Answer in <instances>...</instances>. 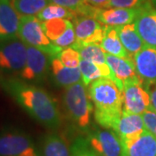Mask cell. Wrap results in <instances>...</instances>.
I'll list each match as a JSON object with an SVG mask.
<instances>
[{"label":"cell","mask_w":156,"mask_h":156,"mask_svg":"<svg viewBox=\"0 0 156 156\" xmlns=\"http://www.w3.org/2000/svg\"><path fill=\"white\" fill-rule=\"evenodd\" d=\"M145 128L156 138V111L152 108L146 110L142 115Z\"/></svg>","instance_id":"cell-31"},{"label":"cell","mask_w":156,"mask_h":156,"mask_svg":"<svg viewBox=\"0 0 156 156\" xmlns=\"http://www.w3.org/2000/svg\"><path fill=\"white\" fill-rule=\"evenodd\" d=\"M143 8L127 9V8H97L92 7L89 17L108 26H122L134 23Z\"/></svg>","instance_id":"cell-11"},{"label":"cell","mask_w":156,"mask_h":156,"mask_svg":"<svg viewBox=\"0 0 156 156\" xmlns=\"http://www.w3.org/2000/svg\"><path fill=\"white\" fill-rule=\"evenodd\" d=\"M17 13L22 16H37L49 5L50 0H11Z\"/></svg>","instance_id":"cell-26"},{"label":"cell","mask_w":156,"mask_h":156,"mask_svg":"<svg viewBox=\"0 0 156 156\" xmlns=\"http://www.w3.org/2000/svg\"><path fill=\"white\" fill-rule=\"evenodd\" d=\"M0 156H38L33 140L19 130L0 133Z\"/></svg>","instance_id":"cell-6"},{"label":"cell","mask_w":156,"mask_h":156,"mask_svg":"<svg viewBox=\"0 0 156 156\" xmlns=\"http://www.w3.org/2000/svg\"><path fill=\"white\" fill-rule=\"evenodd\" d=\"M58 57L65 66L69 68H78L82 60L79 51L72 47L62 49Z\"/></svg>","instance_id":"cell-28"},{"label":"cell","mask_w":156,"mask_h":156,"mask_svg":"<svg viewBox=\"0 0 156 156\" xmlns=\"http://www.w3.org/2000/svg\"><path fill=\"white\" fill-rule=\"evenodd\" d=\"M27 60V46L17 38L4 41L0 44V69L21 71Z\"/></svg>","instance_id":"cell-8"},{"label":"cell","mask_w":156,"mask_h":156,"mask_svg":"<svg viewBox=\"0 0 156 156\" xmlns=\"http://www.w3.org/2000/svg\"><path fill=\"white\" fill-rule=\"evenodd\" d=\"M145 129L141 115L134 114L123 109L113 131L119 136L120 139L122 140L134 137L141 134Z\"/></svg>","instance_id":"cell-17"},{"label":"cell","mask_w":156,"mask_h":156,"mask_svg":"<svg viewBox=\"0 0 156 156\" xmlns=\"http://www.w3.org/2000/svg\"><path fill=\"white\" fill-rule=\"evenodd\" d=\"M50 2L76 11L80 16H89L90 10L93 7L87 0H50Z\"/></svg>","instance_id":"cell-27"},{"label":"cell","mask_w":156,"mask_h":156,"mask_svg":"<svg viewBox=\"0 0 156 156\" xmlns=\"http://www.w3.org/2000/svg\"><path fill=\"white\" fill-rule=\"evenodd\" d=\"M77 16L78 14L76 11L52 3L49 4L43 11H40L37 15V18L42 22L56 18H63L73 21Z\"/></svg>","instance_id":"cell-23"},{"label":"cell","mask_w":156,"mask_h":156,"mask_svg":"<svg viewBox=\"0 0 156 156\" xmlns=\"http://www.w3.org/2000/svg\"><path fill=\"white\" fill-rule=\"evenodd\" d=\"M42 23L46 36L53 44L61 38L67 31L69 27L73 23L72 21L63 18L51 19Z\"/></svg>","instance_id":"cell-25"},{"label":"cell","mask_w":156,"mask_h":156,"mask_svg":"<svg viewBox=\"0 0 156 156\" xmlns=\"http://www.w3.org/2000/svg\"><path fill=\"white\" fill-rule=\"evenodd\" d=\"M115 28L124 48L132 58L137 52L146 46L145 43L137 31L134 22L122 26H117Z\"/></svg>","instance_id":"cell-19"},{"label":"cell","mask_w":156,"mask_h":156,"mask_svg":"<svg viewBox=\"0 0 156 156\" xmlns=\"http://www.w3.org/2000/svg\"><path fill=\"white\" fill-rule=\"evenodd\" d=\"M123 104L125 110L142 115L151 108L149 92L140 76L130 78L123 83Z\"/></svg>","instance_id":"cell-5"},{"label":"cell","mask_w":156,"mask_h":156,"mask_svg":"<svg viewBox=\"0 0 156 156\" xmlns=\"http://www.w3.org/2000/svg\"><path fill=\"white\" fill-rule=\"evenodd\" d=\"M137 75L146 84L156 83V48L147 46L133 57Z\"/></svg>","instance_id":"cell-14"},{"label":"cell","mask_w":156,"mask_h":156,"mask_svg":"<svg viewBox=\"0 0 156 156\" xmlns=\"http://www.w3.org/2000/svg\"><path fill=\"white\" fill-rule=\"evenodd\" d=\"M71 156H98L88 145L86 140L79 138L71 148Z\"/></svg>","instance_id":"cell-30"},{"label":"cell","mask_w":156,"mask_h":156,"mask_svg":"<svg viewBox=\"0 0 156 156\" xmlns=\"http://www.w3.org/2000/svg\"><path fill=\"white\" fill-rule=\"evenodd\" d=\"M50 58V56L38 49L27 46V60L23 69L20 71L21 78L32 82L43 81L49 72Z\"/></svg>","instance_id":"cell-9"},{"label":"cell","mask_w":156,"mask_h":156,"mask_svg":"<svg viewBox=\"0 0 156 156\" xmlns=\"http://www.w3.org/2000/svg\"><path fill=\"white\" fill-rule=\"evenodd\" d=\"M6 92L37 122L48 128L61 124V114L55 100L44 89L18 79L2 82Z\"/></svg>","instance_id":"cell-1"},{"label":"cell","mask_w":156,"mask_h":156,"mask_svg":"<svg viewBox=\"0 0 156 156\" xmlns=\"http://www.w3.org/2000/svg\"><path fill=\"white\" fill-rule=\"evenodd\" d=\"M85 140L98 156H122L121 139L110 129H95Z\"/></svg>","instance_id":"cell-7"},{"label":"cell","mask_w":156,"mask_h":156,"mask_svg":"<svg viewBox=\"0 0 156 156\" xmlns=\"http://www.w3.org/2000/svg\"><path fill=\"white\" fill-rule=\"evenodd\" d=\"M50 69L56 83L61 87L66 88L82 81V74L79 67L65 66L58 56L50 58Z\"/></svg>","instance_id":"cell-18"},{"label":"cell","mask_w":156,"mask_h":156,"mask_svg":"<svg viewBox=\"0 0 156 156\" xmlns=\"http://www.w3.org/2000/svg\"><path fill=\"white\" fill-rule=\"evenodd\" d=\"M135 27L147 46L156 48V10L153 6L144 7L134 21Z\"/></svg>","instance_id":"cell-15"},{"label":"cell","mask_w":156,"mask_h":156,"mask_svg":"<svg viewBox=\"0 0 156 156\" xmlns=\"http://www.w3.org/2000/svg\"><path fill=\"white\" fill-rule=\"evenodd\" d=\"M88 93L95 108V122L113 130L122 113V91L111 79L100 78L89 84Z\"/></svg>","instance_id":"cell-2"},{"label":"cell","mask_w":156,"mask_h":156,"mask_svg":"<svg viewBox=\"0 0 156 156\" xmlns=\"http://www.w3.org/2000/svg\"><path fill=\"white\" fill-rule=\"evenodd\" d=\"M72 22L76 37L75 44H101L104 36L106 25L102 24L94 17L80 15H78Z\"/></svg>","instance_id":"cell-10"},{"label":"cell","mask_w":156,"mask_h":156,"mask_svg":"<svg viewBox=\"0 0 156 156\" xmlns=\"http://www.w3.org/2000/svg\"><path fill=\"white\" fill-rule=\"evenodd\" d=\"M42 150L44 156H71V149L62 136L50 134L43 140Z\"/></svg>","instance_id":"cell-22"},{"label":"cell","mask_w":156,"mask_h":156,"mask_svg":"<svg viewBox=\"0 0 156 156\" xmlns=\"http://www.w3.org/2000/svg\"><path fill=\"white\" fill-rule=\"evenodd\" d=\"M63 103L69 117L79 128L89 127L93 104L83 81L65 88Z\"/></svg>","instance_id":"cell-3"},{"label":"cell","mask_w":156,"mask_h":156,"mask_svg":"<svg viewBox=\"0 0 156 156\" xmlns=\"http://www.w3.org/2000/svg\"><path fill=\"white\" fill-rule=\"evenodd\" d=\"M106 62L111 69L113 81L122 91H123L124 81L139 76L136 72L133 58L120 57L106 53Z\"/></svg>","instance_id":"cell-16"},{"label":"cell","mask_w":156,"mask_h":156,"mask_svg":"<svg viewBox=\"0 0 156 156\" xmlns=\"http://www.w3.org/2000/svg\"><path fill=\"white\" fill-rule=\"evenodd\" d=\"M100 45L107 54L125 58H132L124 48L122 43L119 37L116 28L114 26L106 25L104 36Z\"/></svg>","instance_id":"cell-21"},{"label":"cell","mask_w":156,"mask_h":156,"mask_svg":"<svg viewBox=\"0 0 156 156\" xmlns=\"http://www.w3.org/2000/svg\"><path fill=\"white\" fill-rule=\"evenodd\" d=\"M122 156H156V138L145 129L132 138L121 140Z\"/></svg>","instance_id":"cell-12"},{"label":"cell","mask_w":156,"mask_h":156,"mask_svg":"<svg viewBox=\"0 0 156 156\" xmlns=\"http://www.w3.org/2000/svg\"><path fill=\"white\" fill-rule=\"evenodd\" d=\"M18 37L27 46L37 48L50 57L58 56L62 48L55 45L46 36L43 23L37 16H22L18 27Z\"/></svg>","instance_id":"cell-4"},{"label":"cell","mask_w":156,"mask_h":156,"mask_svg":"<svg viewBox=\"0 0 156 156\" xmlns=\"http://www.w3.org/2000/svg\"><path fill=\"white\" fill-rule=\"evenodd\" d=\"M21 16L17 13L11 0H0V40L8 41L18 37Z\"/></svg>","instance_id":"cell-13"},{"label":"cell","mask_w":156,"mask_h":156,"mask_svg":"<svg viewBox=\"0 0 156 156\" xmlns=\"http://www.w3.org/2000/svg\"><path fill=\"white\" fill-rule=\"evenodd\" d=\"M72 48L79 51L83 60L94 62L96 63H107L106 52L101 47L100 44H74Z\"/></svg>","instance_id":"cell-24"},{"label":"cell","mask_w":156,"mask_h":156,"mask_svg":"<svg viewBox=\"0 0 156 156\" xmlns=\"http://www.w3.org/2000/svg\"><path fill=\"white\" fill-rule=\"evenodd\" d=\"M90 5L97 8H108L110 0H87Z\"/></svg>","instance_id":"cell-33"},{"label":"cell","mask_w":156,"mask_h":156,"mask_svg":"<svg viewBox=\"0 0 156 156\" xmlns=\"http://www.w3.org/2000/svg\"><path fill=\"white\" fill-rule=\"evenodd\" d=\"M149 1H150L151 5L153 6L156 10V0H149Z\"/></svg>","instance_id":"cell-34"},{"label":"cell","mask_w":156,"mask_h":156,"mask_svg":"<svg viewBox=\"0 0 156 156\" xmlns=\"http://www.w3.org/2000/svg\"><path fill=\"white\" fill-rule=\"evenodd\" d=\"M145 86L150 95L151 108L156 111V83L145 84Z\"/></svg>","instance_id":"cell-32"},{"label":"cell","mask_w":156,"mask_h":156,"mask_svg":"<svg viewBox=\"0 0 156 156\" xmlns=\"http://www.w3.org/2000/svg\"><path fill=\"white\" fill-rule=\"evenodd\" d=\"M79 69L82 74V81L86 87L100 78H109L113 80L111 69L107 63L100 64L82 59Z\"/></svg>","instance_id":"cell-20"},{"label":"cell","mask_w":156,"mask_h":156,"mask_svg":"<svg viewBox=\"0 0 156 156\" xmlns=\"http://www.w3.org/2000/svg\"><path fill=\"white\" fill-rule=\"evenodd\" d=\"M149 5L147 0H110L108 8L141 9Z\"/></svg>","instance_id":"cell-29"}]
</instances>
